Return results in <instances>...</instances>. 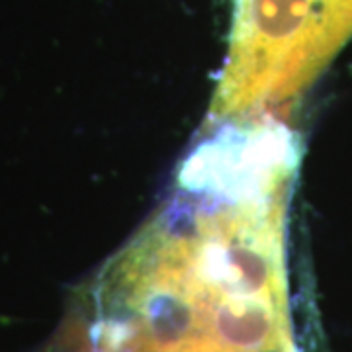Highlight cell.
Instances as JSON below:
<instances>
[{"mask_svg": "<svg viewBox=\"0 0 352 352\" xmlns=\"http://www.w3.org/2000/svg\"><path fill=\"white\" fill-rule=\"evenodd\" d=\"M352 32V0H237L221 108L282 98Z\"/></svg>", "mask_w": 352, "mask_h": 352, "instance_id": "obj_1", "label": "cell"}]
</instances>
